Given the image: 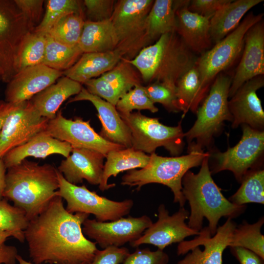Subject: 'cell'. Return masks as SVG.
I'll return each mask as SVG.
<instances>
[{"instance_id": "6da1fadb", "label": "cell", "mask_w": 264, "mask_h": 264, "mask_svg": "<svg viewBox=\"0 0 264 264\" xmlns=\"http://www.w3.org/2000/svg\"><path fill=\"white\" fill-rule=\"evenodd\" d=\"M89 215L68 212L63 198L55 196L24 230L31 262L89 264L98 250L83 232V223Z\"/></svg>"}, {"instance_id": "7a4b0ae2", "label": "cell", "mask_w": 264, "mask_h": 264, "mask_svg": "<svg viewBox=\"0 0 264 264\" xmlns=\"http://www.w3.org/2000/svg\"><path fill=\"white\" fill-rule=\"evenodd\" d=\"M209 158V153L203 159L197 174L189 170L185 174L182 180V192L190 208L188 226L199 232L203 228L205 218L208 221L207 227L213 236L222 217L236 218L245 211L246 206L234 204L223 196L212 178Z\"/></svg>"}, {"instance_id": "3957f363", "label": "cell", "mask_w": 264, "mask_h": 264, "mask_svg": "<svg viewBox=\"0 0 264 264\" xmlns=\"http://www.w3.org/2000/svg\"><path fill=\"white\" fill-rule=\"evenodd\" d=\"M59 188L58 170L53 165L25 159L7 169L3 198L23 210L29 221L46 207Z\"/></svg>"}, {"instance_id": "277c9868", "label": "cell", "mask_w": 264, "mask_h": 264, "mask_svg": "<svg viewBox=\"0 0 264 264\" xmlns=\"http://www.w3.org/2000/svg\"><path fill=\"white\" fill-rule=\"evenodd\" d=\"M197 59L176 32H174L161 35L133 59L127 60L138 71L143 82L176 85L177 80L195 66Z\"/></svg>"}, {"instance_id": "5b68a950", "label": "cell", "mask_w": 264, "mask_h": 264, "mask_svg": "<svg viewBox=\"0 0 264 264\" xmlns=\"http://www.w3.org/2000/svg\"><path fill=\"white\" fill-rule=\"evenodd\" d=\"M209 152L192 151L182 156L163 157L155 153L150 155V161L144 168L129 171L122 177L121 184L136 187L139 191L142 186L150 183L167 186L174 194V202L184 207L186 200L182 192V180L190 169L201 165Z\"/></svg>"}, {"instance_id": "8992f818", "label": "cell", "mask_w": 264, "mask_h": 264, "mask_svg": "<svg viewBox=\"0 0 264 264\" xmlns=\"http://www.w3.org/2000/svg\"><path fill=\"white\" fill-rule=\"evenodd\" d=\"M232 78L218 74L208 93L196 111L197 119L191 128L184 133L188 143V152L203 151L210 146L214 137L222 130L225 122H232L228 107L229 91Z\"/></svg>"}, {"instance_id": "52a82bcc", "label": "cell", "mask_w": 264, "mask_h": 264, "mask_svg": "<svg viewBox=\"0 0 264 264\" xmlns=\"http://www.w3.org/2000/svg\"><path fill=\"white\" fill-rule=\"evenodd\" d=\"M263 13H249L233 31L197 59L195 65L199 75L201 102L209 91L211 83L231 66L243 50L244 36L248 30L263 20Z\"/></svg>"}, {"instance_id": "ba28073f", "label": "cell", "mask_w": 264, "mask_h": 264, "mask_svg": "<svg viewBox=\"0 0 264 264\" xmlns=\"http://www.w3.org/2000/svg\"><path fill=\"white\" fill-rule=\"evenodd\" d=\"M14 0H0V81L8 83L18 72L22 47L35 28Z\"/></svg>"}, {"instance_id": "9c48e42d", "label": "cell", "mask_w": 264, "mask_h": 264, "mask_svg": "<svg viewBox=\"0 0 264 264\" xmlns=\"http://www.w3.org/2000/svg\"><path fill=\"white\" fill-rule=\"evenodd\" d=\"M154 0L116 1L110 19L118 38L116 47L127 60L133 59L144 47L151 45L146 34L145 22Z\"/></svg>"}, {"instance_id": "30bf717a", "label": "cell", "mask_w": 264, "mask_h": 264, "mask_svg": "<svg viewBox=\"0 0 264 264\" xmlns=\"http://www.w3.org/2000/svg\"><path fill=\"white\" fill-rule=\"evenodd\" d=\"M120 115L131 130L132 147L134 149L151 154L163 147L174 156L182 153L184 133L181 122L176 126L170 127L139 111Z\"/></svg>"}, {"instance_id": "8fae6325", "label": "cell", "mask_w": 264, "mask_h": 264, "mask_svg": "<svg viewBox=\"0 0 264 264\" xmlns=\"http://www.w3.org/2000/svg\"><path fill=\"white\" fill-rule=\"evenodd\" d=\"M58 177L59 188L57 195L66 200V209L70 213L92 214L97 220L105 222L124 217L130 213L133 206L132 199L114 201L90 191L84 185L72 184L58 170Z\"/></svg>"}, {"instance_id": "7c38bea8", "label": "cell", "mask_w": 264, "mask_h": 264, "mask_svg": "<svg viewBox=\"0 0 264 264\" xmlns=\"http://www.w3.org/2000/svg\"><path fill=\"white\" fill-rule=\"evenodd\" d=\"M240 141L224 152H215L212 155L215 160L211 174L224 170L232 172L241 182L245 175L254 167L264 151V132L243 124Z\"/></svg>"}, {"instance_id": "4fadbf2b", "label": "cell", "mask_w": 264, "mask_h": 264, "mask_svg": "<svg viewBox=\"0 0 264 264\" xmlns=\"http://www.w3.org/2000/svg\"><path fill=\"white\" fill-rule=\"evenodd\" d=\"M236 226L232 219L228 218L213 236L207 227L202 228L194 239L179 243L177 255H187L177 264H222L223 253L229 247Z\"/></svg>"}, {"instance_id": "5bb4252c", "label": "cell", "mask_w": 264, "mask_h": 264, "mask_svg": "<svg viewBox=\"0 0 264 264\" xmlns=\"http://www.w3.org/2000/svg\"><path fill=\"white\" fill-rule=\"evenodd\" d=\"M152 223L151 219L146 215L122 217L105 222L88 218L83 223L82 230L84 235L104 249L110 246L122 247L134 242Z\"/></svg>"}, {"instance_id": "9a60e30c", "label": "cell", "mask_w": 264, "mask_h": 264, "mask_svg": "<svg viewBox=\"0 0 264 264\" xmlns=\"http://www.w3.org/2000/svg\"><path fill=\"white\" fill-rule=\"evenodd\" d=\"M52 137L69 144L72 148H82L98 152L106 157L110 152L125 148L107 140L97 133L89 121L76 117L67 119L61 111L49 120L44 130Z\"/></svg>"}, {"instance_id": "2e32d148", "label": "cell", "mask_w": 264, "mask_h": 264, "mask_svg": "<svg viewBox=\"0 0 264 264\" xmlns=\"http://www.w3.org/2000/svg\"><path fill=\"white\" fill-rule=\"evenodd\" d=\"M48 121L39 114L30 100L20 104L6 118L0 131V159L44 131Z\"/></svg>"}, {"instance_id": "e0dca14e", "label": "cell", "mask_w": 264, "mask_h": 264, "mask_svg": "<svg viewBox=\"0 0 264 264\" xmlns=\"http://www.w3.org/2000/svg\"><path fill=\"white\" fill-rule=\"evenodd\" d=\"M157 211V220L153 222L137 240L130 243L132 247L150 244L163 250L173 243L182 242L187 237L199 234V231L192 229L186 223L190 212L184 207H180L172 215L164 204L159 205Z\"/></svg>"}, {"instance_id": "ac0fdd59", "label": "cell", "mask_w": 264, "mask_h": 264, "mask_svg": "<svg viewBox=\"0 0 264 264\" xmlns=\"http://www.w3.org/2000/svg\"><path fill=\"white\" fill-rule=\"evenodd\" d=\"M142 82L136 68L122 58L110 70L83 84L89 93L115 106L123 95L136 86L142 85Z\"/></svg>"}, {"instance_id": "d6986e66", "label": "cell", "mask_w": 264, "mask_h": 264, "mask_svg": "<svg viewBox=\"0 0 264 264\" xmlns=\"http://www.w3.org/2000/svg\"><path fill=\"white\" fill-rule=\"evenodd\" d=\"M264 86V76H256L244 83L228 100L233 128L245 124L263 131L264 111L257 91Z\"/></svg>"}, {"instance_id": "ffe728a7", "label": "cell", "mask_w": 264, "mask_h": 264, "mask_svg": "<svg viewBox=\"0 0 264 264\" xmlns=\"http://www.w3.org/2000/svg\"><path fill=\"white\" fill-rule=\"evenodd\" d=\"M264 74V23L263 20L252 26L244 39L243 53L232 78L229 98L246 82Z\"/></svg>"}, {"instance_id": "44dd1931", "label": "cell", "mask_w": 264, "mask_h": 264, "mask_svg": "<svg viewBox=\"0 0 264 264\" xmlns=\"http://www.w3.org/2000/svg\"><path fill=\"white\" fill-rule=\"evenodd\" d=\"M62 76V71L43 64L26 67L7 83L5 101L14 104L29 101Z\"/></svg>"}, {"instance_id": "7402d4cb", "label": "cell", "mask_w": 264, "mask_h": 264, "mask_svg": "<svg viewBox=\"0 0 264 264\" xmlns=\"http://www.w3.org/2000/svg\"><path fill=\"white\" fill-rule=\"evenodd\" d=\"M71 153L57 168L66 180L74 185L84 179L90 184L99 185L106 157L98 152L82 148H72Z\"/></svg>"}, {"instance_id": "603a6c76", "label": "cell", "mask_w": 264, "mask_h": 264, "mask_svg": "<svg viewBox=\"0 0 264 264\" xmlns=\"http://www.w3.org/2000/svg\"><path fill=\"white\" fill-rule=\"evenodd\" d=\"M189 2L190 0H174L176 33L190 50L202 54L212 44L210 20L189 10Z\"/></svg>"}, {"instance_id": "cb8c5ba5", "label": "cell", "mask_w": 264, "mask_h": 264, "mask_svg": "<svg viewBox=\"0 0 264 264\" xmlns=\"http://www.w3.org/2000/svg\"><path fill=\"white\" fill-rule=\"evenodd\" d=\"M79 101H89L95 107L102 124L99 133L102 137L125 148L132 147L131 130L120 116L115 106L89 93L83 87L81 91L68 102Z\"/></svg>"}, {"instance_id": "d4e9b609", "label": "cell", "mask_w": 264, "mask_h": 264, "mask_svg": "<svg viewBox=\"0 0 264 264\" xmlns=\"http://www.w3.org/2000/svg\"><path fill=\"white\" fill-rule=\"evenodd\" d=\"M72 149L68 143L57 139L44 131L25 143L10 150L2 158L7 169L29 156L45 158L53 154H59L66 158Z\"/></svg>"}, {"instance_id": "484cf974", "label": "cell", "mask_w": 264, "mask_h": 264, "mask_svg": "<svg viewBox=\"0 0 264 264\" xmlns=\"http://www.w3.org/2000/svg\"><path fill=\"white\" fill-rule=\"evenodd\" d=\"M122 59L121 54L117 49L105 52L83 53L71 67L63 71V76L83 84L110 70Z\"/></svg>"}, {"instance_id": "4316f807", "label": "cell", "mask_w": 264, "mask_h": 264, "mask_svg": "<svg viewBox=\"0 0 264 264\" xmlns=\"http://www.w3.org/2000/svg\"><path fill=\"white\" fill-rule=\"evenodd\" d=\"M82 88L81 83L64 76L30 101L42 116L50 120L56 116L63 102L70 96L78 94Z\"/></svg>"}, {"instance_id": "83f0119b", "label": "cell", "mask_w": 264, "mask_h": 264, "mask_svg": "<svg viewBox=\"0 0 264 264\" xmlns=\"http://www.w3.org/2000/svg\"><path fill=\"white\" fill-rule=\"evenodd\" d=\"M263 0H231L210 20V34L212 42L216 44L233 31L244 15Z\"/></svg>"}, {"instance_id": "f1b7e54d", "label": "cell", "mask_w": 264, "mask_h": 264, "mask_svg": "<svg viewBox=\"0 0 264 264\" xmlns=\"http://www.w3.org/2000/svg\"><path fill=\"white\" fill-rule=\"evenodd\" d=\"M106 158L107 160L99 185L100 190L103 192L115 186V184H108V179L110 176L115 177L119 173L125 171L144 168L150 161V155L132 147L110 152Z\"/></svg>"}, {"instance_id": "f546056e", "label": "cell", "mask_w": 264, "mask_h": 264, "mask_svg": "<svg viewBox=\"0 0 264 264\" xmlns=\"http://www.w3.org/2000/svg\"><path fill=\"white\" fill-rule=\"evenodd\" d=\"M117 44V34L110 19L98 22L85 21L78 44L83 53L113 51Z\"/></svg>"}, {"instance_id": "4dcf8cb0", "label": "cell", "mask_w": 264, "mask_h": 264, "mask_svg": "<svg viewBox=\"0 0 264 264\" xmlns=\"http://www.w3.org/2000/svg\"><path fill=\"white\" fill-rule=\"evenodd\" d=\"M145 26L151 44L163 34L176 32L177 20L174 0H154L146 17Z\"/></svg>"}, {"instance_id": "1f68e13d", "label": "cell", "mask_w": 264, "mask_h": 264, "mask_svg": "<svg viewBox=\"0 0 264 264\" xmlns=\"http://www.w3.org/2000/svg\"><path fill=\"white\" fill-rule=\"evenodd\" d=\"M200 78L195 65L186 72L176 85V103L183 118L191 110L196 112L201 101L199 98Z\"/></svg>"}, {"instance_id": "d6a6232c", "label": "cell", "mask_w": 264, "mask_h": 264, "mask_svg": "<svg viewBox=\"0 0 264 264\" xmlns=\"http://www.w3.org/2000/svg\"><path fill=\"white\" fill-rule=\"evenodd\" d=\"M83 53L78 44L75 46L64 44L46 34L43 65L63 72L71 67Z\"/></svg>"}, {"instance_id": "836d02e7", "label": "cell", "mask_w": 264, "mask_h": 264, "mask_svg": "<svg viewBox=\"0 0 264 264\" xmlns=\"http://www.w3.org/2000/svg\"><path fill=\"white\" fill-rule=\"evenodd\" d=\"M241 185L228 199L237 205L249 203L264 204V170L256 168L249 170L243 176Z\"/></svg>"}, {"instance_id": "e575fe53", "label": "cell", "mask_w": 264, "mask_h": 264, "mask_svg": "<svg viewBox=\"0 0 264 264\" xmlns=\"http://www.w3.org/2000/svg\"><path fill=\"white\" fill-rule=\"evenodd\" d=\"M264 223L263 217L252 224L243 220L234 229L229 247L247 249L264 260V236L261 233Z\"/></svg>"}, {"instance_id": "d590c367", "label": "cell", "mask_w": 264, "mask_h": 264, "mask_svg": "<svg viewBox=\"0 0 264 264\" xmlns=\"http://www.w3.org/2000/svg\"><path fill=\"white\" fill-rule=\"evenodd\" d=\"M85 21L83 11L70 13L62 18L46 34L64 44L76 45Z\"/></svg>"}, {"instance_id": "8d00e7d4", "label": "cell", "mask_w": 264, "mask_h": 264, "mask_svg": "<svg viewBox=\"0 0 264 264\" xmlns=\"http://www.w3.org/2000/svg\"><path fill=\"white\" fill-rule=\"evenodd\" d=\"M45 14L35 31L46 34L62 18L72 13L83 11L81 2L77 0H48Z\"/></svg>"}, {"instance_id": "74e56055", "label": "cell", "mask_w": 264, "mask_h": 264, "mask_svg": "<svg viewBox=\"0 0 264 264\" xmlns=\"http://www.w3.org/2000/svg\"><path fill=\"white\" fill-rule=\"evenodd\" d=\"M29 222L24 212L10 204L5 198L0 199V231L12 232L20 242H25L24 230Z\"/></svg>"}, {"instance_id": "f35d334b", "label": "cell", "mask_w": 264, "mask_h": 264, "mask_svg": "<svg viewBox=\"0 0 264 264\" xmlns=\"http://www.w3.org/2000/svg\"><path fill=\"white\" fill-rule=\"evenodd\" d=\"M45 46L46 34L35 30L31 33L22 47L18 64V72L28 67L43 64Z\"/></svg>"}, {"instance_id": "ab89813d", "label": "cell", "mask_w": 264, "mask_h": 264, "mask_svg": "<svg viewBox=\"0 0 264 264\" xmlns=\"http://www.w3.org/2000/svg\"><path fill=\"white\" fill-rule=\"evenodd\" d=\"M120 114H126L134 110L138 111L149 110L153 113L158 111V108L148 97L144 86L137 85L133 88L118 100L115 105Z\"/></svg>"}, {"instance_id": "60d3db41", "label": "cell", "mask_w": 264, "mask_h": 264, "mask_svg": "<svg viewBox=\"0 0 264 264\" xmlns=\"http://www.w3.org/2000/svg\"><path fill=\"white\" fill-rule=\"evenodd\" d=\"M144 87L148 97L154 104H161L169 112H179L176 103V85L155 82Z\"/></svg>"}, {"instance_id": "b9f144b4", "label": "cell", "mask_w": 264, "mask_h": 264, "mask_svg": "<svg viewBox=\"0 0 264 264\" xmlns=\"http://www.w3.org/2000/svg\"><path fill=\"white\" fill-rule=\"evenodd\" d=\"M116 1L113 0H85L88 21L98 22L110 20Z\"/></svg>"}, {"instance_id": "7bdbcfd3", "label": "cell", "mask_w": 264, "mask_h": 264, "mask_svg": "<svg viewBox=\"0 0 264 264\" xmlns=\"http://www.w3.org/2000/svg\"><path fill=\"white\" fill-rule=\"evenodd\" d=\"M169 255L163 250L151 251L149 248L138 249L129 255L123 264H168Z\"/></svg>"}, {"instance_id": "ee69618b", "label": "cell", "mask_w": 264, "mask_h": 264, "mask_svg": "<svg viewBox=\"0 0 264 264\" xmlns=\"http://www.w3.org/2000/svg\"><path fill=\"white\" fill-rule=\"evenodd\" d=\"M130 253L125 247L110 246L98 250L89 264H121Z\"/></svg>"}, {"instance_id": "f6af8a7d", "label": "cell", "mask_w": 264, "mask_h": 264, "mask_svg": "<svg viewBox=\"0 0 264 264\" xmlns=\"http://www.w3.org/2000/svg\"><path fill=\"white\" fill-rule=\"evenodd\" d=\"M231 0H190L188 9L208 20L221 7Z\"/></svg>"}, {"instance_id": "bcb514c9", "label": "cell", "mask_w": 264, "mask_h": 264, "mask_svg": "<svg viewBox=\"0 0 264 264\" xmlns=\"http://www.w3.org/2000/svg\"><path fill=\"white\" fill-rule=\"evenodd\" d=\"M22 14L36 26L41 22L44 0H14Z\"/></svg>"}, {"instance_id": "7dc6e473", "label": "cell", "mask_w": 264, "mask_h": 264, "mask_svg": "<svg viewBox=\"0 0 264 264\" xmlns=\"http://www.w3.org/2000/svg\"><path fill=\"white\" fill-rule=\"evenodd\" d=\"M231 254L240 264H264V260L253 252L241 247H230Z\"/></svg>"}, {"instance_id": "c3c4849f", "label": "cell", "mask_w": 264, "mask_h": 264, "mask_svg": "<svg viewBox=\"0 0 264 264\" xmlns=\"http://www.w3.org/2000/svg\"><path fill=\"white\" fill-rule=\"evenodd\" d=\"M18 255L15 246L0 244V264H16Z\"/></svg>"}, {"instance_id": "681fc988", "label": "cell", "mask_w": 264, "mask_h": 264, "mask_svg": "<svg viewBox=\"0 0 264 264\" xmlns=\"http://www.w3.org/2000/svg\"><path fill=\"white\" fill-rule=\"evenodd\" d=\"M0 100V131L7 116L19 105Z\"/></svg>"}, {"instance_id": "f907efd6", "label": "cell", "mask_w": 264, "mask_h": 264, "mask_svg": "<svg viewBox=\"0 0 264 264\" xmlns=\"http://www.w3.org/2000/svg\"><path fill=\"white\" fill-rule=\"evenodd\" d=\"M7 171L3 158L0 159V199L3 198L5 186V176Z\"/></svg>"}, {"instance_id": "816d5d0a", "label": "cell", "mask_w": 264, "mask_h": 264, "mask_svg": "<svg viewBox=\"0 0 264 264\" xmlns=\"http://www.w3.org/2000/svg\"><path fill=\"white\" fill-rule=\"evenodd\" d=\"M10 237H13L15 239L17 237L16 234L14 232L0 231V244L4 242Z\"/></svg>"}, {"instance_id": "f5cc1de1", "label": "cell", "mask_w": 264, "mask_h": 264, "mask_svg": "<svg viewBox=\"0 0 264 264\" xmlns=\"http://www.w3.org/2000/svg\"><path fill=\"white\" fill-rule=\"evenodd\" d=\"M17 261L19 263V264H34L31 262H28L25 260L22 257L18 255L17 257Z\"/></svg>"}]
</instances>
